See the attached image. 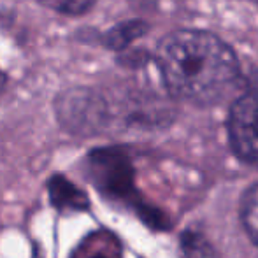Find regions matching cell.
Here are the masks:
<instances>
[{
	"label": "cell",
	"instance_id": "1",
	"mask_svg": "<svg viewBox=\"0 0 258 258\" xmlns=\"http://www.w3.org/2000/svg\"><path fill=\"white\" fill-rule=\"evenodd\" d=\"M156 65L172 97L199 105L223 99L241 67L227 42L204 30H174L156 46Z\"/></svg>",
	"mask_w": 258,
	"mask_h": 258
},
{
	"label": "cell",
	"instance_id": "2",
	"mask_svg": "<svg viewBox=\"0 0 258 258\" xmlns=\"http://www.w3.org/2000/svg\"><path fill=\"white\" fill-rule=\"evenodd\" d=\"M228 136L235 155L258 167V88L248 90L232 105Z\"/></svg>",
	"mask_w": 258,
	"mask_h": 258
},
{
	"label": "cell",
	"instance_id": "3",
	"mask_svg": "<svg viewBox=\"0 0 258 258\" xmlns=\"http://www.w3.org/2000/svg\"><path fill=\"white\" fill-rule=\"evenodd\" d=\"M97 100L85 90H71L58 100L60 119L74 132L88 130L99 118Z\"/></svg>",
	"mask_w": 258,
	"mask_h": 258
},
{
	"label": "cell",
	"instance_id": "4",
	"mask_svg": "<svg viewBox=\"0 0 258 258\" xmlns=\"http://www.w3.org/2000/svg\"><path fill=\"white\" fill-rule=\"evenodd\" d=\"M148 32V25L141 20H130V21H123V23L112 27L111 30H107L104 34V44L109 49H125L128 44H132L134 41L141 39L144 34Z\"/></svg>",
	"mask_w": 258,
	"mask_h": 258
},
{
	"label": "cell",
	"instance_id": "5",
	"mask_svg": "<svg viewBox=\"0 0 258 258\" xmlns=\"http://www.w3.org/2000/svg\"><path fill=\"white\" fill-rule=\"evenodd\" d=\"M51 197L58 207H72V209H76V207H83L86 204L81 191L76 190L63 177H54L51 181Z\"/></svg>",
	"mask_w": 258,
	"mask_h": 258
},
{
	"label": "cell",
	"instance_id": "6",
	"mask_svg": "<svg viewBox=\"0 0 258 258\" xmlns=\"http://www.w3.org/2000/svg\"><path fill=\"white\" fill-rule=\"evenodd\" d=\"M242 223L251 241L258 246V183L246 194L242 204Z\"/></svg>",
	"mask_w": 258,
	"mask_h": 258
},
{
	"label": "cell",
	"instance_id": "7",
	"mask_svg": "<svg viewBox=\"0 0 258 258\" xmlns=\"http://www.w3.org/2000/svg\"><path fill=\"white\" fill-rule=\"evenodd\" d=\"M183 253L184 258H216L209 242L195 232H188L183 237Z\"/></svg>",
	"mask_w": 258,
	"mask_h": 258
},
{
	"label": "cell",
	"instance_id": "8",
	"mask_svg": "<svg viewBox=\"0 0 258 258\" xmlns=\"http://www.w3.org/2000/svg\"><path fill=\"white\" fill-rule=\"evenodd\" d=\"M39 2L67 16H81L92 9L95 0H39Z\"/></svg>",
	"mask_w": 258,
	"mask_h": 258
},
{
	"label": "cell",
	"instance_id": "9",
	"mask_svg": "<svg viewBox=\"0 0 258 258\" xmlns=\"http://www.w3.org/2000/svg\"><path fill=\"white\" fill-rule=\"evenodd\" d=\"M85 258H112V255L109 251H105V249H102V251H88L86 253Z\"/></svg>",
	"mask_w": 258,
	"mask_h": 258
},
{
	"label": "cell",
	"instance_id": "10",
	"mask_svg": "<svg viewBox=\"0 0 258 258\" xmlns=\"http://www.w3.org/2000/svg\"><path fill=\"white\" fill-rule=\"evenodd\" d=\"M4 86H6V74H4V71L0 69V92L4 90Z\"/></svg>",
	"mask_w": 258,
	"mask_h": 258
}]
</instances>
